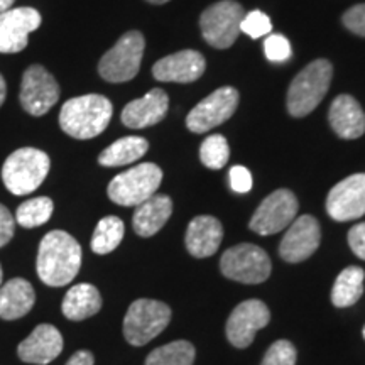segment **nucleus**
<instances>
[{"label":"nucleus","instance_id":"nucleus-10","mask_svg":"<svg viewBox=\"0 0 365 365\" xmlns=\"http://www.w3.org/2000/svg\"><path fill=\"white\" fill-rule=\"evenodd\" d=\"M59 85L43 65H31L22 75L21 107L33 117L46 115L59 100Z\"/></svg>","mask_w":365,"mask_h":365},{"label":"nucleus","instance_id":"nucleus-20","mask_svg":"<svg viewBox=\"0 0 365 365\" xmlns=\"http://www.w3.org/2000/svg\"><path fill=\"white\" fill-rule=\"evenodd\" d=\"M222 239L223 227L220 220L210 215H200L190 222L185 235V244L193 257L205 259L217 252Z\"/></svg>","mask_w":365,"mask_h":365},{"label":"nucleus","instance_id":"nucleus-15","mask_svg":"<svg viewBox=\"0 0 365 365\" xmlns=\"http://www.w3.org/2000/svg\"><path fill=\"white\" fill-rule=\"evenodd\" d=\"M271 312L266 303L259 299H249L240 303L227 319V339L237 349H247L254 341L255 331L267 327Z\"/></svg>","mask_w":365,"mask_h":365},{"label":"nucleus","instance_id":"nucleus-31","mask_svg":"<svg viewBox=\"0 0 365 365\" xmlns=\"http://www.w3.org/2000/svg\"><path fill=\"white\" fill-rule=\"evenodd\" d=\"M296 357L298 352L291 341L277 340L267 349L261 365H296Z\"/></svg>","mask_w":365,"mask_h":365},{"label":"nucleus","instance_id":"nucleus-40","mask_svg":"<svg viewBox=\"0 0 365 365\" xmlns=\"http://www.w3.org/2000/svg\"><path fill=\"white\" fill-rule=\"evenodd\" d=\"M14 2H16V0H0V12H6L9 9H12Z\"/></svg>","mask_w":365,"mask_h":365},{"label":"nucleus","instance_id":"nucleus-13","mask_svg":"<svg viewBox=\"0 0 365 365\" xmlns=\"http://www.w3.org/2000/svg\"><path fill=\"white\" fill-rule=\"evenodd\" d=\"M43 17L33 7H16L0 12V53L16 54L29 44V34L39 29Z\"/></svg>","mask_w":365,"mask_h":365},{"label":"nucleus","instance_id":"nucleus-29","mask_svg":"<svg viewBox=\"0 0 365 365\" xmlns=\"http://www.w3.org/2000/svg\"><path fill=\"white\" fill-rule=\"evenodd\" d=\"M54 212V203L48 196L31 198L21 203L16 212V222L24 228H36L44 225Z\"/></svg>","mask_w":365,"mask_h":365},{"label":"nucleus","instance_id":"nucleus-12","mask_svg":"<svg viewBox=\"0 0 365 365\" xmlns=\"http://www.w3.org/2000/svg\"><path fill=\"white\" fill-rule=\"evenodd\" d=\"M237 105L239 91L232 86H222L193 107L186 117V127L195 134H205L234 115Z\"/></svg>","mask_w":365,"mask_h":365},{"label":"nucleus","instance_id":"nucleus-21","mask_svg":"<svg viewBox=\"0 0 365 365\" xmlns=\"http://www.w3.org/2000/svg\"><path fill=\"white\" fill-rule=\"evenodd\" d=\"M328 120L341 139H359L365 134V113L357 100L350 95H339L333 100Z\"/></svg>","mask_w":365,"mask_h":365},{"label":"nucleus","instance_id":"nucleus-33","mask_svg":"<svg viewBox=\"0 0 365 365\" xmlns=\"http://www.w3.org/2000/svg\"><path fill=\"white\" fill-rule=\"evenodd\" d=\"M264 53L266 58L272 63H284L291 58L289 39L282 34H271L264 41Z\"/></svg>","mask_w":365,"mask_h":365},{"label":"nucleus","instance_id":"nucleus-16","mask_svg":"<svg viewBox=\"0 0 365 365\" xmlns=\"http://www.w3.org/2000/svg\"><path fill=\"white\" fill-rule=\"evenodd\" d=\"M322 242L319 223L312 215H301L294 218L279 244V255L286 262L296 264L307 261L317 252Z\"/></svg>","mask_w":365,"mask_h":365},{"label":"nucleus","instance_id":"nucleus-35","mask_svg":"<svg viewBox=\"0 0 365 365\" xmlns=\"http://www.w3.org/2000/svg\"><path fill=\"white\" fill-rule=\"evenodd\" d=\"M230 176V186L237 193H249L252 190V175L247 168L234 166L228 173Z\"/></svg>","mask_w":365,"mask_h":365},{"label":"nucleus","instance_id":"nucleus-5","mask_svg":"<svg viewBox=\"0 0 365 365\" xmlns=\"http://www.w3.org/2000/svg\"><path fill=\"white\" fill-rule=\"evenodd\" d=\"M161 181V168L153 163H143L113 178L108 182L107 195L120 207H137L156 195Z\"/></svg>","mask_w":365,"mask_h":365},{"label":"nucleus","instance_id":"nucleus-41","mask_svg":"<svg viewBox=\"0 0 365 365\" xmlns=\"http://www.w3.org/2000/svg\"><path fill=\"white\" fill-rule=\"evenodd\" d=\"M149 4H156V6H161V4H166L170 2V0H148Z\"/></svg>","mask_w":365,"mask_h":365},{"label":"nucleus","instance_id":"nucleus-6","mask_svg":"<svg viewBox=\"0 0 365 365\" xmlns=\"http://www.w3.org/2000/svg\"><path fill=\"white\" fill-rule=\"evenodd\" d=\"M145 39L139 31H129L103 54L98 63V75L108 83H125L135 78L140 70Z\"/></svg>","mask_w":365,"mask_h":365},{"label":"nucleus","instance_id":"nucleus-39","mask_svg":"<svg viewBox=\"0 0 365 365\" xmlns=\"http://www.w3.org/2000/svg\"><path fill=\"white\" fill-rule=\"evenodd\" d=\"M6 97H7V83L6 80H4V76L0 75V107H2L4 102H6Z\"/></svg>","mask_w":365,"mask_h":365},{"label":"nucleus","instance_id":"nucleus-32","mask_svg":"<svg viewBox=\"0 0 365 365\" xmlns=\"http://www.w3.org/2000/svg\"><path fill=\"white\" fill-rule=\"evenodd\" d=\"M272 24L271 19L266 16V14L261 11H252V12H245L244 19H242L240 24V33H245L250 36L252 39H259L264 38L271 33Z\"/></svg>","mask_w":365,"mask_h":365},{"label":"nucleus","instance_id":"nucleus-34","mask_svg":"<svg viewBox=\"0 0 365 365\" xmlns=\"http://www.w3.org/2000/svg\"><path fill=\"white\" fill-rule=\"evenodd\" d=\"M344 26L354 34L362 36L365 38V4H359V6L350 7L349 11L341 17Z\"/></svg>","mask_w":365,"mask_h":365},{"label":"nucleus","instance_id":"nucleus-36","mask_svg":"<svg viewBox=\"0 0 365 365\" xmlns=\"http://www.w3.org/2000/svg\"><path fill=\"white\" fill-rule=\"evenodd\" d=\"M16 232V220L6 205L0 203V247L7 245L12 240Z\"/></svg>","mask_w":365,"mask_h":365},{"label":"nucleus","instance_id":"nucleus-38","mask_svg":"<svg viewBox=\"0 0 365 365\" xmlns=\"http://www.w3.org/2000/svg\"><path fill=\"white\" fill-rule=\"evenodd\" d=\"M95 357L93 354L88 352V350H78L71 355V359L68 360L66 365H93Z\"/></svg>","mask_w":365,"mask_h":365},{"label":"nucleus","instance_id":"nucleus-3","mask_svg":"<svg viewBox=\"0 0 365 365\" xmlns=\"http://www.w3.org/2000/svg\"><path fill=\"white\" fill-rule=\"evenodd\" d=\"M333 66L327 59H314L304 66L287 90V112L293 117H304L318 107L330 88Z\"/></svg>","mask_w":365,"mask_h":365},{"label":"nucleus","instance_id":"nucleus-2","mask_svg":"<svg viewBox=\"0 0 365 365\" xmlns=\"http://www.w3.org/2000/svg\"><path fill=\"white\" fill-rule=\"evenodd\" d=\"M113 105L103 95H83L70 98L59 112V127L73 139H93L107 129L112 120Z\"/></svg>","mask_w":365,"mask_h":365},{"label":"nucleus","instance_id":"nucleus-8","mask_svg":"<svg viewBox=\"0 0 365 365\" xmlns=\"http://www.w3.org/2000/svg\"><path fill=\"white\" fill-rule=\"evenodd\" d=\"M220 271L228 279L242 284H261L271 276L272 264L264 249L254 244H239L223 252Z\"/></svg>","mask_w":365,"mask_h":365},{"label":"nucleus","instance_id":"nucleus-42","mask_svg":"<svg viewBox=\"0 0 365 365\" xmlns=\"http://www.w3.org/2000/svg\"><path fill=\"white\" fill-rule=\"evenodd\" d=\"M2 277H4V274H2V267H0V284H2Z\"/></svg>","mask_w":365,"mask_h":365},{"label":"nucleus","instance_id":"nucleus-22","mask_svg":"<svg viewBox=\"0 0 365 365\" xmlns=\"http://www.w3.org/2000/svg\"><path fill=\"white\" fill-rule=\"evenodd\" d=\"M173 213V202L166 195H153L144 203L137 205L132 227L139 237H153L166 225Z\"/></svg>","mask_w":365,"mask_h":365},{"label":"nucleus","instance_id":"nucleus-19","mask_svg":"<svg viewBox=\"0 0 365 365\" xmlns=\"http://www.w3.org/2000/svg\"><path fill=\"white\" fill-rule=\"evenodd\" d=\"M170 98L161 88H153L143 98L132 100L120 113L122 124L129 129H145L156 125L166 117Z\"/></svg>","mask_w":365,"mask_h":365},{"label":"nucleus","instance_id":"nucleus-26","mask_svg":"<svg viewBox=\"0 0 365 365\" xmlns=\"http://www.w3.org/2000/svg\"><path fill=\"white\" fill-rule=\"evenodd\" d=\"M365 272L362 267L350 266L344 269L336 277L331 289V303L336 308L354 307L364 294Z\"/></svg>","mask_w":365,"mask_h":365},{"label":"nucleus","instance_id":"nucleus-11","mask_svg":"<svg viewBox=\"0 0 365 365\" xmlns=\"http://www.w3.org/2000/svg\"><path fill=\"white\" fill-rule=\"evenodd\" d=\"M298 198L289 190H276L259 205L250 218V230L259 235L279 234L298 215Z\"/></svg>","mask_w":365,"mask_h":365},{"label":"nucleus","instance_id":"nucleus-17","mask_svg":"<svg viewBox=\"0 0 365 365\" xmlns=\"http://www.w3.org/2000/svg\"><path fill=\"white\" fill-rule=\"evenodd\" d=\"M207 61L203 54L193 49H182L170 56L159 59L153 66V76L158 81H173V83H191L205 73Z\"/></svg>","mask_w":365,"mask_h":365},{"label":"nucleus","instance_id":"nucleus-24","mask_svg":"<svg viewBox=\"0 0 365 365\" xmlns=\"http://www.w3.org/2000/svg\"><path fill=\"white\" fill-rule=\"evenodd\" d=\"M102 308V296L93 284L81 282L68 289L63 299V314L71 322H81L93 314H97Z\"/></svg>","mask_w":365,"mask_h":365},{"label":"nucleus","instance_id":"nucleus-43","mask_svg":"<svg viewBox=\"0 0 365 365\" xmlns=\"http://www.w3.org/2000/svg\"><path fill=\"white\" fill-rule=\"evenodd\" d=\"M364 336H365V328H364Z\"/></svg>","mask_w":365,"mask_h":365},{"label":"nucleus","instance_id":"nucleus-14","mask_svg":"<svg viewBox=\"0 0 365 365\" xmlns=\"http://www.w3.org/2000/svg\"><path fill=\"white\" fill-rule=\"evenodd\" d=\"M327 212L333 220L350 222L365 215V173L345 178L327 196Z\"/></svg>","mask_w":365,"mask_h":365},{"label":"nucleus","instance_id":"nucleus-27","mask_svg":"<svg viewBox=\"0 0 365 365\" xmlns=\"http://www.w3.org/2000/svg\"><path fill=\"white\" fill-rule=\"evenodd\" d=\"M125 234V225L120 218L115 215L103 217L95 227L93 237H91V250L98 255L110 254L120 245Z\"/></svg>","mask_w":365,"mask_h":365},{"label":"nucleus","instance_id":"nucleus-30","mask_svg":"<svg viewBox=\"0 0 365 365\" xmlns=\"http://www.w3.org/2000/svg\"><path fill=\"white\" fill-rule=\"evenodd\" d=\"M230 158V148L227 139L220 134H213L203 140L200 148V159L208 170H222Z\"/></svg>","mask_w":365,"mask_h":365},{"label":"nucleus","instance_id":"nucleus-23","mask_svg":"<svg viewBox=\"0 0 365 365\" xmlns=\"http://www.w3.org/2000/svg\"><path fill=\"white\" fill-rule=\"evenodd\" d=\"M36 303V291L29 281L14 277L0 286V318L12 322L26 317Z\"/></svg>","mask_w":365,"mask_h":365},{"label":"nucleus","instance_id":"nucleus-18","mask_svg":"<svg viewBox=\"0 0 365 365\" xmlns=\"http://www.w3.org/2000/svg\"><path fill=\"white\" fill-rule=\"evenodd\" d=\"M63 350V336L56 327L41 323L27 339L17 346V355L22 362L46 365L53 362Z\"/></svg>","mask_w":365,"mask_h":365},{"label":"nucleus","instance_id":"nucleus-9","mask_svg":"<svg viewBox=\"0 0 365 365\" xmlns=\"http://www.w3.org/2000/svg\"><path fill=\"white\" fill-rule=\"evenodd\" d=\"M244 16V7L234 0H222L213 4L200 17L203 39L217 49L230 48L239 38Z\"/></svg>","mask_w":365,"mask_h":365},{"label":"nucleus","instance_id":"nucleus-37","mask_svg":"<svg viewBox=\"0 0 365 365\" xmlns=\"http://www.w3.org/2000/svg\"><path fill=\"white\" fill-rule=\"evenodd\" d=\"M349 245L357 257L365 261V222L357 223L349 232Z\"/></svg>","mask_w":365,"mask_h":365},{"label":"nucleus","instance_id":"nucleus-7","mask_svg":"<svg viewBox=\"0 0 365 365\" xmlns=\"http://www.w3.org/2000/svg\"><path fill=\"white\" fill-rule=\"evenodd\" d=\"M171 322V308L156 299H137L127 309L124 336L130 345L143 346L156 339Z\"/></svg>","mask_w":365,"mask_h":365},{"label":"nucleus","instance_id":"nucleus-4","mask_svg":"<svg viewBox=\"0 0 365 365\" xmlns=\"http://www.w3.org/2000/svg\"><path fill=\"white\" fill-rule=\"evenodd\" d=\"M51 168V159L44 150L21 148L14 150L2 166V181L16 196L33 193L43 185Z\"/></svg>","mask_w":365,"mask_h":365},{"label":"nucleus","instance_id":"nucleus-1","mask_svg":"<svg viewBox=\"0 0 365 365\" xmlns=\"http://www.w3.org/2000/svg\"><path fill=\"white\" fill-rule=\"evenodd\" d=\"M81 267V247L68 232L53 230L43 237L38 250L39 279L46 286L61 287L75 279Z\"/></svg>","mask_w":365,"mask_h":365},{"label":"nucleus","instance_id":"nucleus-25","mask_svg":"<svg viewBox=\"0 0 365 365\" xmlns=\"http://www.w3.org/2000/svg\"><path fill=\"white\" fill-rule=\"evenodd\" d=\"M148 149L149 143L144 137H122L100 153L98 163L105 168L125 166V164L139 161L148 153Z\"/></svg>","mask_w":365,"mask_h":365},{"label":"nucleus","instance_id":"nucleus-28","mask_svg":"<svg viewBox=\"0 0 365 365\" xmlns=\"http://www.w3.org/2000/svg\"><path fill=\"white\" fill-rule=\"evenodd\" d=\"M195 357V346L190 341L176 340L154 349L144 365H193Z\"/></svg>","mask_w":365,"mask_h":365}]
</instances>
